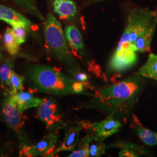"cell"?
<instances>
[{"mask_svg":"<svg viewBox=\"0 0 157 157\" xmlns=\"http://www.w3.org/2000/svg\"><path fill=\"white\" fill-rule=\"evenodd\" d=\"M44 34L46 42L51 52L62 62L73 65V59L67 45L65 35L61 23L55 16L49 13L44 21Z\"/></svg>","mask_w":157,"mask_h":157,"instance_id":"cell-4","label":"cell"},{"mask_svg":"<svg viewBox=\"0 0 157 157\" xmlns=\"http://www.w3.org/2000/svg\"><path fill=\"white\" fill-rule=\"evenodd\" d=\"M12 101L14 102L19 109L23 112L26 109L32 107H39L43 100L34 97L28 92L19 91L10 96Z\"/></svg>","mask_w":157,"mask_h":157,"instance_id":"cell-11","label":"cell"},{"mask_svg":"<svg viewBox=\"0 0 157 157\" xmlns=\"http://www.w3.org/2000/svg\"><path fill=\"white\" fill-rule=\"evenodd\" d=\"M54 12L63 20L69 21L76 16L78 8L72 0H52Z\"/></svg>","mask_w":157,"mask_h":157,"instance_id":"cell-9","label":"cell"},{"mask_svg":"<svg viewBox=\"0 0 157 157\" xmlns=\"http://www.w3.org/2000/svg\"><path fill=\"white\" fill-rule=\"evenodd\" d=\"M24 11L30 15L37 17L41 21H45V18L40 11L34 0H12Z\"/></svg>","mask_w":157,"mask_h":157,"instance_id":"cell-18","label":"cell"},{"mask_svg":"<svg viewBox=\"0 0 157 157\" xmlns=\"http://www.w3.org/2000/svg\"><path fill=\"white\" fill-rule=\"evenodd\" d=\"M22 112L10 97L3 102L2 113L6 122L17 133L21 132L26 119Z\"/></svg>","mask_w":157,"mask_h":157,"instance_id":"cell-6","label":"cell"},{"mask_svg":"<svg viewBox=\"0 0 157 157\" xmlns=\"http://www.w3.org/2000/svg\"><path fill=\"white\" fill-rule=\"evenodd\" d=\"M157 23V21L152 23L136 40L135 46L137 51L144 52L150 51V44L155 33Z\"/></svg>","mask_w":157,"mask_h":157,"instance_id":"cell-14","label":"cell"},{"mask_svg":"<svg viewBox=\"0 0 157 157\" xmlns=\"http://www.w3.org/2000/svg\"><path fill=\"white\" fill-rule=\"evenodd\" d=\"M0 20L8 23L12 27L24 26L28 30L32 25L29 19L19 12L1 5H0Z\"/></svg>","mask_w":157,"mask_h":157,"instance_id":"cell-8","label":"cell"},{"mask_svg":"<svg viewBox=\"0 0 157 157\" xmlns=\"http://www.w3.org/2000/svg\"><path fill=\"white\" fill-rule=\"evenodd\" d=\"M94 135L93 133H89L81 139L78 143V148L68 155L69 157H87L89 155V146L94 140Z\"/></svg>","mask_w":157,"mask_h":157,"instance_id":"cell-16","label":"cell"},{"mask_svg":"<svg viewBox=\"0 0 157 157\" xmlns=\"http://www.w3.org/2000/svg\"><path fill=\"white\" fill-rule=\"evenodd\" d=\"M136 131L139 139L147 146L157 145V132L147 129L142 126H137Z\"/></svg>","mask_w":157,"mask_h":157,"instance_id":"cell-17","label":"cell"},{"mask_svg":"<svg viewBox=\"0 0 157 157\" xmlns=\"http://www.w3.org/2000/svg\"><path fill=\"white\" fill-rule=\"evenodd\" d=\"M82 127L73 126L67 130L61 146L56 151H73L79 142V135Z\"/></svg>","mask_w":157,"mask_h":157,"instance_id":"cell-13","label":"cell"},{"mask_svg":"<svg viewBox=\"0 0 157 157\" xmlns=\"http://www.w3.org/2000/svg\"><path fill=\"white\" fill-rule=\"evenodd\" d=\"M139 152L128 148H123L119 152V157H139Z\"/></svg>","mask_w":157,"mask_h":157,"instance_id":"cell-24","label":"cell"},{"mask_svg":"<svg viewBox=\"0 0 157 157\" xmlns=\"http://www.w3.org/2000/svg\"><path fill=\"white\" fill-rule=\"evenodd\" d=\"M4 43L6 50L11 55L15 56L18 52L19 45L17 43L12 29L8 28L6 29L4 36Z\"/></svg>","mask_w":157,"mask_h":157,"instance_id":"cell-19","label":"cell"},{"mask_svg":"<svg viewBox=\"0 0 157 157\" xmlns=\"http://www.w3.org/2000/svg\"><path fill=\"white\" fill-rule=\"evenodd\" d=\"M143 77L137 73L117 84L102 88L96 92L102 102L118 107L131 102L140 93L144 84Z\"/></svg>","mask_w":157,"mask_h":157,"instance_id":"cell-3","label":"cell"},{"mask_svg":"<svg viewBox=\"0 0 157 157\" xmlns=\"http://www.w3.org/2000/svg\"><path fill=\"white\" fill-rule=\"evenodd\" d=\"M121 127L120 122L112 117L91 124L90 128L94 135V140L104 141L111 136L117 133Z\"/></svg>","mask_w":157,"mask_h":157,"instance_id":"cell-7","label":"cell"},{"mask_svg":"<svg viewBox=\"0 0 157 157\" xmlns=\"http://www.w3.org/2000/svg\"><path fill=\"white\" fill-rule=\"evenodd\" d=\"M155 21L157 13L150 10L135 8L130 12L126 27L109 62L112 72H122L135 65L137 61L135 41Z\"/></svg>","mask_w":157,"mask_h":157,"instance_id":"cell-1","label":"cell"},{"mask_svg":"<svg viewBox=\"0 0 157 157\" xmlns=\"http://www.w3.org/2000/svg\"><path fill=\"white\" fill-rule=\"evenodd\" d=\"M25 80V78L17 75L13 72L12 73L11 77V91L10 93L11 95L16 94L17 92L21 91L23 90V83Z\"/></svg>","mask_w":157,"mask_h":157,"instance_id":"cell-22","label":"cell"},{"mask_svg":"<svg viewBox=\"0 0 157 157\" xmlns=\"http://www.w3.org/2000/svg\"><path fill=\"white\" fill-rule=\"evenodd\" d=\"M1 54H0V58H1Z\"/></svg>","mask_w":157,"mask_h":157,"instance_id":"cell-26","label":"cell"},{"mask_svg":"<svg viewBox=\"0 0 157 157\" xmlns=\"http://www.w3.org/2000/svg\"><path fill=\"white\" fill-rule=\"evenodd\" d=\"M12 30L18 45H21L26 41L28 29L25 27L14 26L12 27Z\"/></svg>","mask_w":157,"mask_h":157,"instance_id":"cell-23","label":"cell"},{"mask_svg":"<svg viewBox=\"0 0 157 157\" xmlns=\"http://www.w3.org/2000/svg\"><path fill=\"white\" fill-rule=\"evenodd\" d=\"M38 115L40 119L48 128H52L61 123V117L58 111V105L55 100L51 98L43 100L39 107Z\"/></svg>","mask_w":157,"mask_h":157,"instance_id":"cell-5","label":"cell"},{"mask_svg":"<svg viewBox=\"0 0 157 157\" xmlns=\"http://www.w3.org/2000/svg\"><path fill=\"white\" fill-rule=\"evenodd\" d=\"M12 64L10 61H6L0 67V79L4 86H11V77L13 71Z\"/></svg>","mask_w":157,"mask_h":157,"instance_id":"cell-20","label":"cell"},{"mask_svg":"<svg viewBox=\"0 0 157 157\" xmlns=\"http://www.w3.org/2000/svg\"><path fill=\"white\" fill-rule=\"evenodd\" d=\"M75 78L77 81L84 83L88 81V76L84 73H78L75 75Z\"/></svg>","mask_w":157,"mask_h":157,"instance_id":"cell-25","label":"cell"},{"mask_svg":"<svg viewBox=\"0 0 157 157\" xmlns=\"http://www.w3.org/2000/svg\"><path fill=\"white\" fill-rule=\"evenodd\" d=\"M29 78L40 91L54 95L75 94L73 86L76 80L54 67L35 65L29 69Z\"/></svg>","mask_w":157,"mask_h":157,"instance_id":"cell-2","label":"cell"},{"mask_svg":"<svg viewBox=\"0 0 157 157\" xmlns=\"http://www.w3.org/2000/svg\"><path fill=\"white\" fill-rule=\"evenodd\" d=\"M65 35L71 48L76 52L82 53L84 49V43L78 29L73 25H67L65 28Z\"/></svg>","mask_w":157,"mask_h":157,"instance_id":"cell-12","label":"cell"},{"mask_svg":"<svg viewBox=\"0 0 157 157\" xmlns=\"http://www.w3.org/2000/svg\"><path fill=\"white\" fill-rule=\"evenodd\" d=\"M57 139V136L52 133L45 135L37 143L31 146L33 156L38 155L51 156L55 154V145Z\"/></svg>","mask_w":157,"mask_h":157,"instance_id":"cell-10","label":"cell"},{"mask_svg":"<svg viewBox=\"0 0 157 157\" xmlns=\"http://www.w3.org/2000/svg\"><path fill=\"white\" fill-rule=\"evenodd\" d=\"M95 143L90 144L89 146V155L90 157H98L105 154L106 146L104 141L95 140Z\"/></svg>","mask_w":157,"mask_h":157,"instance_id":"cell-21","label":"cell"},{"mask_svg":"<svg viewBox=\"0 0 157 157\" xmlns=\"http://www.w3.org/2000/svg\"><path fill=\"white\" fill-rule=\"evenodd\" d=\"M137 73L143 78L157 81V54H150L146 63L139 69Z\"/></svg>","mask_w":157,"mask_h":157,"instance_id":"cell-15","label":"cell"}]
</instances>
